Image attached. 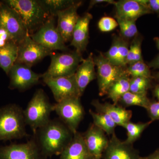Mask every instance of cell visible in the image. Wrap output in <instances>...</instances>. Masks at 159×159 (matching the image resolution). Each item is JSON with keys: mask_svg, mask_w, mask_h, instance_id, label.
<instances>
[{"mask_svg": "<svg viewBox=\"0 0 159 159\" xmlns=\"http://www.w3.org/2000/svg\"><path fill=\"white\" fill-rule=\"evenodd\" d=\"M36 134V141L42 155L48 157L60 155L74 136L60 119H51Z\"/></svg>", "mask_w": 159, "mask_h": 159, "instance_id": "1", "label": "cell"}, {"mask_svg": "<svg viewBox=\"0 0 159 159\" xmlns=\"http://www.w3.org/2000/svg\"><path fill=\"white\" fill-rule=\"evenodd\" d=\"M24 110L16 104L0 107V142L28 136Z\"/></svg>", "mask_w": 159, "mask_h": 159, "instance_id": "2", "label": "cell"}, {"mask_svg": "<svg viewBox=\"0 0 159 159\" xmlns=\"http://www.w3.org/2000/svg\"><path fill=\"white\" fill-rule=\"evenodd\" d=\"M54 111V105L42 89L37 90L24 110L26 125H29L34 134L39 129L50 121L51 113Z\"/></svg>", "mask_w": 159, "mask_h": 159, "instance_id": "3", "label": "cell"}, {"mask_svg": "<svg viewBox=\"0 0 159 159\" xmlns=\"http://www.w3.org/2000/svg\"><path fill=\"white\" fill-rule=\"evenodd\" d=\"M2 1L17 11L25 23L29 35L37 31L50 17L38 0Z\"/></svg>", "mask_w": 159, "mask_h": 159, "instance_id": "4", "label": "cell"}, {"mask_svg": "<svg viewBox=\"0 0 159 159\" xmlns=\"http://www.w3.org/2000/svg\"><path fill=\"white\" fill-rule=\"evenodd\" d=\"M51 62L43 76L52 77H69L76 73L84 58L82 54L75 51L71 52L55 53L51 55Z\"/></svg>", "mask_w": 159, "mask_h": 159, "instance_id": "5", "label": "cell"}, {"mask_svg": "<svg viewBox=\"0 0 159 159\" xmlns=\"http://www.w3.org/2000/svg\"><path fill=\"white\" fill-rule=\"evenodd\" d=\"M54 111L74 134L77 131L85 114L79 97L68 98L57 102L54 105Z\"/></svg>", "mask_w": 159, "mask_h": 159, "instance_id": "6", "label": "cell"}, {"mask_svg": "<svg viewBox=\"0 0 159 159\" xmlns=\"http://www.w3.org/2000/svg\"><path fill=\"white\" fill-rule=\"evenodd\" d=\"M95 66L97 67V78L99 94L101 97L107 93L109 88L116 80L126 72V68L115 65L100 52L93 56Z\"/></svg>", "mask_w": 159, "mask_h": 159, "instance_id": "7", "label": "cell"}, {"mask_svg": "<svg viewBox=\"0 0 159 159\" xmlns=\"http://www.w3.org/2000/svg\"><path fill=\"white\" fill-rule=\"evenodd\" d=\"M0 27H2L17 44L29 35L21 18L14 9L0 2Z\"/></svg>", "mask_w": 159, "mask_h": 159, "instance_id": "8", "label": "cell"}, {"mask_svg": "<svg viewBox=\"0 0 159 159\" xmlns=\"http://www.w3.org/2000/svg\"><path fill=\"white\" fill-rule=\"evenodd\" d=\"M30 36L38 43L51 51L68 50L66 43L55 25V17L53 16H50L37 31Z\"/></svg>", "mask_w": 159, "mask_h": 159, "instance_id": "9", "label": "cell"}, {"mask_svg": "<svg viewBox=\"0 0 159 159\" xmlns=\"http://www.w3.org/2000/svg\"><path fill=\"white\" fill-rule=\"evenodd\" d=\"M42 78L51 90L57 102L68 98L81 97L75 74L69 77H58L42 75Z\"/></svg>", "mask_w": 159, "mask_h": 159, "instance_id": "10", "label": "cell"}, {"mask_svg": "<svg viewBox=\"0 0 159 159\" xmlns=\"http://www.w3.org/2000/svg\"><path fill=\"white\" fill-rule=\"evenodd\" d=\"M18 56L16 63L22 64L31 68L44 57L51 56L54 51L45 48L31 39L26 36L18 44Z\"/></svg>", "mask_w": 159, "mask_h": 159, "instance_id": "11", "label": "cell"}, {"mask_svg": "<svg viewBox=\"0 0 159 159\" xmlns=\"http://www.w3.org/2000/svg\"><path fill=\"white\" fill-rule=\"evenodd\" d=\"M43 74L32 71L31 68L22 64L15 63L9 71V88L22 92L38 84Z\"/></svg>", "mask_w": 159, "mask_h": 159, "instance_id": "12", "label": "cell"}, {"mask_svg": "<svg viewBox=\"0 0 159 159\" xmlns=\"http://www.w3.org/2000/svg\"><path fill=\"white\" fill-rule=\"evenodd\" d=\"M42 156L35 139L26 143L0 146V159H41Z\"/></svg>", "mask_w": 159, "mask_h": 159, "instance_id": "13", "label": "cell"}, {"mask_svg": "<svg viewBox=\"0 0 159 159\" xmlns=\"http://www.w3.org/2000/svg\"><path fill=\"white\" fill-rule=\"evenodd\" d=\"M103 159H143L134 145L122 141L114 133L111 135L108 145L102 154Z\"/></svg>", "mask_w": 159, "mask_h": 159, "instance_id": "14", "label": "cell"}, {"mask_svg": "<svg viewBox=\"0 0 159 159\" xmlns=\"http://www.w3.org/2000/svg\"><path fill=\"white\" fill-rule=\"evenodd\" d=\"M82 134L87 147L94 159H102L109 141L106 134L93 123Z\"/></svg>", "mask_w": 159, "mask_h": 159, "instance_id": "15", "label": "cell"}, {"mask_svg": "<svg viewBox=\"0 0 159 159\" xmlns=\"http://www.w3.org/2000/svg\"><path fill=\"white\" fill-rule=\"evenodd\" d=\"M82 4V1H77L73 6L60 11L57 15V29L65 43L72 40L73 31L80 16L77 10Z\"/></svg>", "mask_w": 159, "mask_h": 159, "instance_id": "16", "label": "cell"}, {"mask_svg": "<svg viewBox=\"0 0 159 159\" xmlns=\"http://www.w3.org/2000/svg\"><path fill=\"white\" fill-rule=\"evenodd\" d=\"M114 6L116 19L136 21L143 16L153 13L148 6L140 4L136 0H120L116 2Z\"/></svg>", "mask_w": 159, "mask_h": 159, "instance_id": "17", "label": "cell"}, {"mask_svg": "<svg viewBox=\"0 0 159 159\" xmlns=\"http://www.w3.org/2000/svg\"><path fill=\"white\" fill-rule=\"evenodd\" d=\"M96 109V112L108 115L114 120L118 126H123L125 123L130 121L132 116V111L126 109L118 104L110 102L102 103L98 99H94L91 102Z\"/></svg>", "mask_w": 159, "mask_h": 159, "instance_id": "18", "label": "cell"}, {"mask_svg": "<svg viewBox=\"0 0 159 159\" xmlns=\"http://www.w3.org/2000/svg\"><path fill=\"white\" fill-rule=\"evenodd\" d=\"M92 19L93 16L89 12L80 16L73 31L70 45L80 54L86 51L89 43V26Z\"/></svg>", "mask_w": 159, "mask_h": 159, "instance_id": "19", "label": "cell"}, {"mask_svg": "<svg viewBox=\"0 0 159 159\" xmlns=\"http://www.w3.org/2000/svg\"><path fill=\"white\" fill-rule=\"evenodd\" d=\"M60 159H95L87 147L82 134L77 131L60 154Z\"/></svg>", "mask_w": 159, "mask_h": 159, "instance_id": "20", "label": "cell"}, {"mask_svg": "<svg viewBox=\"0 0 159 159\" xmlns=\"http://www.w3.org/2000/svg\"><path fill=\"white\" fill-rule=\"evenodd\" d=\"M93 53L84 60L77 68L75 75L80 94L82 96L90 83L97 78Z\"/></svg>", "mask_w": 159, "mask_h": 159, "instance_id": "21", "label": "cell"}, {"mask_svg": "<svg viewBox=\"0 0 159 159\" xmlns=\"http://www.w3.org/2000/svg\"><path fill=\"white\" fill-rule=\"evenodd\" d=\"M18 44L13 40L0 48V68L8 75L18 56Z\"/></svg>", "mask_w": 159, "mask_h": 159, "instance_id": "22", "label": "cell"}, {"mask_svg": "<svg viewBox=\"0 0 159 159\" xmlns=\"http://www.w3.org/2000/svg\"><path fill=\"white\" fill-rule=\"evenodd\" d=\"M130 80V76L125 72L109 88L106 95L114 104H118L122 96L129 92Z\"/></svg>", "mask_w": 159, "mask_h": 159, "instance_id": "23", "label": "cell"}, {"mask_svg": "<svg viewBox=\"0 0 159 159\" xmlns=\"http://www.w3.org/2000/svg\"><path fill=\"white\" fill-rule=\"evenodd\" d=\"M89 112L93 118V123L103 130L107 135L111 136L115 133V129L118 125L109 116L91 109Z\"/></svg>", "mask_w": 159, "mask_h": 159, "instance_id": "24", "label": "cell"}, {"mask_svg": "<svg viewBox=\"0 0 159 159\" xmlns=\"http://www.w3.org/2000/svg\"><path fill=\"white\" fill-rule=\"evenodd\" d=\"M50 16L56 17L60 11L73 6L77 1L74 0H38Z\"/></svg>", "mask_w": 159, "mask_h": 159, "instance_id": "25", "label": "cell"}, {"mask_svg": "<svg viewBox=\"0 0 159 159\" xmlns=\"http://www.w3.org/2000/svg\"><path fill=\"white\" fill-rule=\"evenodd\" d=\"M150 100L147 97V94L135 93L128 92L122 96L118 104L125 108L136 106L146 109Z\"/></svg>", "mask_w": 159, "mask_h": 159, "instance_id": "26", "label": "cell"}, {"mask_svg": "<svg viewBox=\"0 0 159 159\" xmlns=\"http://www.w3.org/2000/svg\"><path fill=\"white\" fill-rule=\"evenodd\" d=\"M152 122V121L150 120L147 122L137 123H134L129 121L125 123L122 126L127 132V138L124 141L128 144L134 145V143L141 137L143 132Z\"/></svg>", "mask_w": 159, "mask_h": 159, "instance_id": "27", "label": "cell"}, {"mask_svg": "<svg viewBox=\"0 0 159 159\" xmlns=\"http://www.w3.org/2000/svg\"><path fill=\"white\" fill-rule=\"evenodd\" d=\"M153 79L144 77H131L129 92L135 93L147 94L152 86Z\"/></svg>", "mask_w": 159, "mask_h": 159, "instance_id": "28", "label": "cell"}, {"mask_svg": "<svg viewBox=\"0 0 159 159\" xmlns=\"http://www.w3.org/2000/svg\"><path fill=\"white\" fill-rule=\"evenodd\" d=\"M120 29L121 37L125 40L134 39L138 36L136 21L116 18Z\"/></svg>", "mask_w": 159, "mask_h": 159, "instance_id": "29", "label": "cell"}, {"mask_svg": "<svg viewBox=\"0 0 159 159\" xmlns=\"http://www.w3.org/2000/svg\"><path fill=\"white\" fill-rule=\"evenodd\" d=\"M150 69L148 65L145 64L144 61H140L127 65L125 70L131 77H144L152 78Z\"/></svg>", "mask_w": 159, "mask_h": 159, "instance_id": "30", "label": "cell"}, {"mask_svg": "<svg viewBox=\"0 0 159 159\" xmlns=\"http://www.w3.org/2000/svg\"><path fill=\"white\" fill-rule=\"evenodd\" d=\"M142 39L139 36L134 39L129 47L126 59L127 65L138 61H143L142 50Z\"/></svg>", "mask_w": 159, "mask_h": 159, "instance_id": "31", "label": "cell"}, {"mask_svg": "<svg viewBox=\"0 0 159 159\" xmlns=\"http://www.w3.org/2000/svg\"><path fill=\"white\" fill-rule=\"evenodd\" d=\"M129 43L126 40L120 36L119 48V53L117 57L116 64V65L122 67L126 68V59L128 55Z\"/></svg>", "mask_w": 159, "mask_h": 159, "instance_id": "32", "label": "cell"}, {"mask_svg": "<svg viewBox=\"0 0 159 159\" xmlns=\"http://www.w3.org/2000/svg\"><path fill=\"white\" fill-rule=\"evenodd\" d=\"M120 36L115 35L113 37L112 42L108 51L104 53V56L115 65L116 64L117 57L119 53Z\"/></svg>", "mask_w": 159, "mask_h": 159, "instance_id": "33", "label": "cell"}, {"mask_svg": "<svg viewBox=\"0 0 159 159\" xmlns=\"http://www.w3.org/2000/svg\"><path fill=\"white\" fill-rule=\"evenodd\" d=\"M119 26L116 20L109 16H103L98 23V29L102 32H110Z\"/></svg>", "mask_w": 159, "mask_h": 159, "instance_id": "34", "label": "cell"}, {"mask_svg": "<svg viewBox=\"0 0 159 159\" xmlns=\"http://www.w3.org/2000/svg\"><path fill=\"white\" fill-rule=\"evenodd\" d=\"M148 117L152 122L159 120V102L156 100H150L147 108Z\"/></svg>", "mask_w": 159, "mask_h": 159, "instance_id": "35", "label": "cell"}, {"mask_svg": "<svg viewBox=\"0 0 159 159\" xmlns=\"http://www.w3.org/2000/svg\"><path fill=\"white\" fill-rule=\"evenodd\" d=\"M10 40L12 39L9 33L2 27H0V48L5 45Z\"/></svg>", "mask_w": 159, "mask_h": 159, "instance_id": "36", "label": "cell"}, {"mask_svg": "<svg viewBox=\"0 0 159 159\" xmlns=\"http://www.w3.org/2000/svg\"><path fill=\"white\" fill-rule=\"evenodd\" d=\"M148 6L152 12L159 15V0H148Z\"/></svg>", "mask_w": 159, "mask_h": 159, "instance_id": "37", "label": "cell"}, {"mask_svg": "<svg viewBox=\"0 0 159 159\" xmlns=\"http://www.w3.org/2000/svg\"><path fill=\"white\" fill-rule=\"evenodd\" d=\"M116 2L115 1H113V0H92L90 2L89 4L88 10H90V9L93 8V6H96L97 4L107 3L109 4L115 5Z\"/></svg>", "mask_w": 159, "mask_h": 159, "instance_id": "38", "label": "cell"}, {"mask_svg": "<svg viewBox=\"0 0 159 159\" xmlns=\"http://www.w3.org/2000/svg\"><path fill=\"white\" fill-rule=\"evenodd\" d=\"M148 65L150 68L159 69V54L150 62L148 63Z\"/></svg>", "mask_w": 159, "mask_h": 159, "instance_id": "39", "label": "cell"}, {"mask_svg": "<svg viewBox=\"0 0 159 159\" xmlns=\"http://www.w3.org/2000/svg\"><path fill=\"white\" fill-rule=\"evenodd\" d=\"M143 159H159V148L147 156L143 157Z\"/></svg>", "mask_w": 159, "mask_h": 159, "instance_id": "40", "label": "cell"}, {"mask_svg": "<svg viewBox=\"0 0 159 159\" xmlns=\"http://www.w3.org/2000/svg\"><path fill=\"white\" fill-rule=\"evenodd\" d=\"M152 94L159 102V84H157L154 88Z\"/></svg>", "mask_w": 159, "mask_h": 159, "instance_id": "41", "label": "cell"}, {"mask_svg": "<svg viewBox=\"0 0 159 159\" xmlns=\"http://www.w3.org/2000/svg\"><path fill=\"white\" fill-rule=\"evenodd\" d=\"M152 77L153 80H155L157 82V84H159V71L152 75Z\"/></svg>", "mask_w": 159, "mask_h": 159, "instance_id": "42", "label": "cell"}, {"mask_svg": "<svg viewBox=\"0 0 159 159\" xmlns=\"http://www.w3.org/2000/svg\"><path fill=\"white\" fill-rule=\"evenodd\" d=\"M154 40L155 42H156V44L157 48L158 50L159 51V37L155 38Z\"/></svg>", "mask_w": 159, "mask_h": 159, "instance_id": "43", "label": "cell"}]
</instances>
